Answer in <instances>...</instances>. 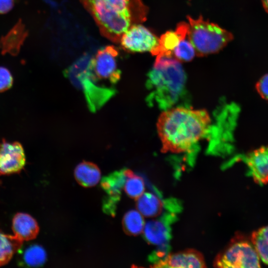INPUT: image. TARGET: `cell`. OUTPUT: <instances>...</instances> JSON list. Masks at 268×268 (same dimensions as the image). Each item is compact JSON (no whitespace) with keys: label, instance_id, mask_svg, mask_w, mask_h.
Listing matches in <instances>:
<instances>
[{"label":"cell","instance_id":"cb8c5ba5","mask_svg":"<svg viewBox=\"0 0 268 268\" xmlns=\"http://www.w3.org/2000/svg\"><path fill=\"white\" fill-rule=\"evenodd\" d=\"M174 57L179 62H190L195 57V49L188 36L182 39L173 52Z\"/></svg>","mask_w":268,"mask_h":268},{"label":"cell","instance_id":"52a82bcc","mask_svg":"<svg viewBox=\"0 0 268 268\" xmlns=\"http://www.w3.org/2000/svg\"><path fill=\"white\" fill-rule=\"evenodd\" d=\"M118 52L112 46L99 49L93 59V69L98 80H104L111 84L120 79L121 72L118 67L117 58Z\"/></svg>","mask_w":268,"mask_h":268},{"label":"cell","instance_id":"7c38bea8","mask_svg":"<svg viewBox=\"0 0 268 268\" xmlns=\"http://www.w3.org/2000/svg\"><path fill=\"white\" fill-rule=\"evenodd\" d=\"M28 35L24 23L19 19L11 30L0 39V48L2 54L16 56Z\"/></svg>","mask_w":268,"mask_h":268},{"label":"cell","instance_id":"5bb4252c","mask_svg":"<svg viewBox=\"0 0 268 268\" xmlns=\"http://www.w3.org/2000/svg\"><path fill=\"white\" fill-rule=\"evenodd\" d=\"M13 235L22 241L35 239L39 231L36 220L30 215L19 212L13 217L12 221Z\"/></svg>","mask_w":268,"mask_h":268},{"label":"cell","instance_id":"44dd1931","mask_svg":"<svg viewBox=\"0 0 268 268\" xmlns=\"http://www.w3.org/2000/svg\"><path fill=\"white\" fill-rule=\"evenodd\" d=\"M251 240L260 259L268 265V225L255 231Z\"/></svg>","mask_w":268,"mask_h":268},{"label":"cell","instance_id":"8992f818","mask_svg":"<svg viewBox=\"0 0 268 268\" xmlns=\"http://www.w3.org/2000/svg\"><path fill=\"white\" fill-rule=\"evenodd\" d=\"M260 258L251 242L242 235L235 236L214 259L216 268H260Z\"/></svg>","mask_w":268,"mask_h":268},{"label":"cell","instance_id":"7402d4cb","mask_svg":"<svg viewBox=\"0 0 268 268\" xmlns=\"http://www.w3.org/2000/svg\"><path fill=\"white\" fill-rule=\"evenodd\" d=\"M125 173L127 176L124 187L125 191L129 197L136 200L144 193V181L141 177L129 169H125Z\"/></svg>","mask_w":268,"mask_h":268},{"label":"cell","instance_id":"9a60e30c","mask_svg":"<svg viewBox=\"0 0 268 268\" xmlns=\"http://www.w3.org/2000/svg\"><path fill=\"white\" fill-rule=\"evenodd\" d=\"M143 232L146 241L153 245H163L170 238V228L163 219L148 221L144 225Z\"/></svg>","mask_w":268,"mask_h":268},{"label":"cell","instance_id":"277c9868","mask_svg":"<svg viewBox=\"0 0 268 268\" xmlns=\"http://www.w3.org/2000/svg\"><path fill=\"white\" fill-rule=\"evenodd\" d=\"M188 36L197 56L216 53L233 39V35L218 25L205 20L202 16L193 19L188 16Z\"/></svg>","mask_w":268,"mask_h":268},{"label":"cell","instance_id":"9c48e42d","mask_svg":"<svg viewBox=\"0 0 268 268\" xmlns=\"http://www.w3.org/2000/svg\"><path fill=\"white\" fill-rule=\"evenodd\" d=\"M26 163L22 145L18 142L0 143V176L20 173Z\"/></svg>","mask_w":268,"mask_h":268},{"label":"cell","instance_id":"484cf974","mask_svg":"<svg viewBox=\"0 0 268 268\" xmlns=\"http://www.w3.org/2000/svg\"><path fill=\"white\" fill-rule=\"evenodd\" d=\"M255 87L260 96L268 101V73L264 74L259 79Z\"/></svg>","mask_w":268,"mask_h":268},{"label":"cell","instance_id":"e0dca14e","mask_svg":"<svg viewBox=\"0 0 268 268\" xmlns=\"http://www.w3.org/2000/svg\"><path fill=\"white\" fill-rule=\"evenodd\" d=\"M136 200L137 209L144 216L156 217L159 215L162 211V201L151 193H143Z\"/></svg>","mask_w":268,"mask_h":268},{"label":"cell","instance_id":"d6986e66","mask_svg":"<svg viewBox=\"0 0 268 268\" xmlns=\"http://www.w3.org/2000/svg\"><path fill=\"white\" fill-rule=\"evenodd\" d=\"M23 241L14 235L0 231V267L7 263L21 247Z\"/></svg>","mask_w":268,"mask_h":268},{"label":"cell","instance_id":"f1b7e54d","mask_svg":"<svg viewBox=\"0 0 268 268\" xmlns=\"http://www.w3.org/2000/svg\"><path fill=\"white\" fill-rule=\"evenodd\" d=\"M262 3L264 9L268 13V0H262Z\"/></svg>","mask_w":268,"mask_h":268},{"label":"cell","instance_id":"83f0119b","mask_svg":"<svg viewBox=\"0 0 268 268\" xmlns=\"http://www.w3.org/2000/svg\"><path fill=\"white\" fill-rule=\"evenodd\" d=\"M14 5V0H0V14L10 11Z\"/></svg>","mask_w":268,"mask_h":268},{"label":"cell","instance_id":"603a6c76","mask_svg":"<svg viewBox=\"0 0 268 268\" xmlns=\"http://www.w3.org/2000/svg\"><path fill=\"white\" fill-rule=\"evenodd\" d=\"M47 255L45 250L38 245H33L25 251L23 259L25 263L30 267H40L46 261Z\"/></svg>","mask_w":268,"mask_h":268},{"label":"cell","instance_id":"4316f807","mask_svg":"<svg viewBox=\"0 0 268 268\" xmlns=\"http://www.w3.org/2000/svg\"><path fill=\"white\" fill-rule=\"evenodd\" d=\"M104 200L103 203V210L106 213L114 216L116 211V205L120 199L107 196Z\"/></svg>","mask_w":268,"mask_h":268},{"label":"cell","instance_id":"5b68a950","mask_svg":"<svg viewBox=\"0 0 268 268\" xmlns=\"http://www.w3.org/2000/svg\"><path fill=\"white\" fill-rule=\"evenodd\" d=\"M99 26L101 33L113 42L120 41L131 26L132 17L107 8L101 0H81Z\"/></svg>","mask_w":268,"mask_h":268},{"label":"cell","instance_id":"d4e9b609","mask_svg":"<svg viewBox=\"0 0 268 268\" xmlns=\"http://www.w3.org/2000/svg\"><path fill=\"white\" fill-rule=\"evenodd\" d=\"M13 83V77L9 70L3 67H0V92L9 89Z\"/></svg>","mask_w":268,"mask_h":268},{"label":"cell","instance_id":"8fae6325","mask_svg":"<svg viewBox=\"0 0 268 268\" xmlns=\"http://www.w3.org/2000/svg\"><path fill=\"white\" fill-rule=\"evenodd\" d=\"M250 175L258 184L268 183V149L262 146L251 152L246 158Z\"/></svg>","mask_w":268,"mask_h":268},{"label":"cell","instance_id":"3957f363","mask_svg":"<svg viewBox=\"0 0 268 268\" xmlns=\"http://www.w3.org/2000/svg\"><path fill=\"white\" fill-rule=\"evenodd\" d=\"M72 83L83 90L89 108L95 111L101 106L115 91L98 84L93 69V57L86 53L65 71Z\"/></svg>","mask_w":268,"mask_h":268},{"label":"cell","instance_id":"6da1fadb","mask_svg":"<svg viewBox=\"0 0 268 268\" xmlns=\"http://www.w3.org/2000/svg\"><path fill=\"white\" fill-rule=\"evenodd\" d=\"M212 121L204 109L178 107L159 116L157 130L163 153L190 152L209 132Z\"/></svg>","mask_w":268,"mask_h":268},{"label":"cell","instance_id":"4fadbf2b","mask_svg":"<svg viewBox=\"0 0 268 268\" xmlns=\"http://www.w3.org/2000/svg\"><path fill=\"white\" fill-rule=\"evenodd\" d=\"M189 24L179 23L175 31H168L159 38L157 46L151 52L152 55L173 56V52L180 40L188 36Z\"/></svg>","mask_w":268,"mask_h":268},{"label":"cell","instance_id":"30bf717a","mask_svg":"<svg viewBox=\"0 0 268 268\" xmlns=\"http://www.w3.org/2000/svg\"><path fill=\"white\" fill-rule=\"evenodd\" d=\"M154 268H205L202 254L198 251L189 249L167 254L153 264Z\"/></svg>","mask_w":268,"mask_h":268},{"label":"cell","instance_id":"ba28073f","mask_svg":"<svg viewBox=\"0 0 268 268\" xmlns=\"http://www.w3.org/2000/svg\"><path fill=\"white\" fill-rule=\"evenodd\" d=\"M120 41L128 51L151 53L157 46L159 38L145 27L135 24L129 28Z\"/></svg>","mask_w":268,"mask_h":268},{"label":"cell","instance_id":"7a4b0ae2","mask_svg":"<svg viewBox=\"0 0 268 268\" xmlns=\"http://www.w3.org/2000/svg\"><path fill=\"white\" fill-rule=\"evenodd\" d=\"M148 76L149 85L154 89L156 101L166 107L175 102L186 78L180 62L173 56L165 55H157Z\"/></svg>","mask_w":268,"mask_h":268},{"label":"cell","instance_id":"ac0fdd59","mask_svg":"<svg viewBox=\"0 0 268 268\" xmlns=\"http://www.w3.org/2000/svg\"><path fill=\"white\" fill-rule=\"evenodd\" d=\"M127 179L125 169L115 171L104 177L101 186L108 196L120 199L121 191L124 187Z\"/></svg>","mask_w":268,"mask_h":268},{"label":"cell","instance_id":"f546056e","mask_svg":"<svg viewBox=\"0 0 268 268\" xmlns=\"http://www.w3.org/2000/svg\"><path fill=\"white\" fill-rule=\"evenodd\" d=\"M267 146V148H268V146Z\"/></svg>","mask_w":268,"mask_h":268},{"label":"cell","instance_id":"ffe728a7","mask_svg":"<svg viewBox=\"0 0 268 268\" xmlns=\"http://www.w3.org/2000/svg\"><path fill=\"white\" fill-rule=\"evenodd\" d=\"M124 232L129 235L135 236L143 232L145 225L143 216L136 210H131L124 216L122 221Z\"/></svg>","mask_w":268,"mask_h":268},{"label":"cell","instance_id":"2e32d148","mask_svg":"<svg viewBox=\"0 0 268 268\" xmlns=\"http://www.w3.org/2000/svg\"><path fill=\"white\" fill-rule=\"evenodd\" d=\"M74 177L77 183L84 187H93L99 182L101 172L95 164L83 161L75 168Z\"/></svg>","mask_w":268,"mask_h":268}]
</instances>
